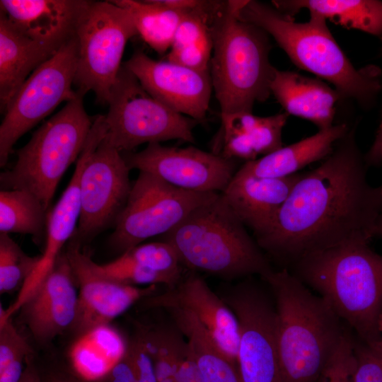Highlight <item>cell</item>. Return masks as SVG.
I'll list each match as a JSON object with an SVG mask.
<instances>
[{
  "mask_svg": "<svg viewBox=\"0 0 382 382\" xmlns=\"http://www.w3.org/2000/svg\"><path fill=\"white\" fill-rule=\"evenodd\" d=\"M163 241L176 250L183 266L226 279L273 271L269 260L221 193L192 212Z\"/></svg>",
  "mask_w": 382,
  "mask_h": 382,
  "instance_id": "6",
  "label": "cell"
},
{
  "mask_svg": "<svg viewBox=\"0 0 382 382\" xmlns=\"http://www.w3.org/2000/svg\"><path fill=\"white\" fill-rule=\"evenodd\" d=\"M61 47L33 40L0 14V104L5 112L29 76Z\"/></svg>",
  "mask_w": 382,
  "mask_h": 382,
  "instance_id": "24",
  "label": "cell"
},
{
  "mask_svg": "<svg viewBox=\"0 0 382 382\" xmlns=\"http://www.w3.org/2000/svg\"><path fill=\"white\" fill-rule=\"evenodd\" d=\"M76 286L72 267L63 250L41 285L19 310L36 340L47 342L72 327L78 306Z\"/></svg>",
  "mask_w": 382,
  "mask_h": 382,
  "instance_id": "18",
  "label": "cell"
},
{
  "mask_svg": "<svg viewBox=\"0 0 382 382\" xmlns=\"http://www.w3.org/2000/svg\"><path fill=\"white\" fill-rule=\"evenodd\" d=\"M352 382H382V337L354 341Z\"/></svg>",
  "mask_w": 382,
  "mask_h": 382,
  "instance_id": "35",
  "label": "cell"
},
{
  "mask_svg": "<svg viewBox=\"0 0 382 382\" xmlns=\"http://www.w3.org/2000/svg\"><path fill=\"white\" fill-rule=\"evenodd\" d=\"M112 1L129 13L138 35L159 54L168 52L177 28L187 13L170 8L161 0Z\"/></svg>",
  "mask_w": 382,
  "mask_h": 382,
  "instance_id": "29",
  "label": "cell"
},
{
  "mask_svg": "<svg viewBox=\"0 0 382 382\" xmlns=\"http://www.w3.org/2000/svg\"><path fill=\"white\" fill-rule=\"evenodd\" d=\"M107 104L102 142L120 153L132 151L144 143L172 139L195 143L193 129L199 122L155 98L123 66Z\"/></svg>",
  "mask_w": 382,
  "mask_h": 382,
  "instance_id": "8",
  "label": "cell"
},
{
  "mask_svg": "<svg viewBox=\"0 0 382 382\" xmlns=\"http://www.w3.org/2000/svg\"><path fill=\"white\" fill-rule=\"evenodd\" d=\"M33 349L20 334L10 318L0 324V371L32 355Z\"/></svg>",
  "mask_w": 382,
  "mask_h": 382,
  "instance_id": "36",
  "label": "cell"
},
{
  "mask_svg": "<svg viewBox=\"0 0 382 382\" xmlns=\"http://www.w3.org/2000/svg\"><path fill=\"white\" fill-rule=\"evenodd\" d=\"M138 35L133 19L112 1H91L75 31L78 59L74 84L84 94L93 91L108 103L122 68L128 40Z\"/></svg>",
  "mask_w": 382,
  "mask_h": 382,
  "instance_id": "10",
  "label": "cell"
},
{
  "mask_svg": "<svg viewBox=\"0 0 382 382\" xmlns=\"http://www.w3.org/2000/svg\"><path fill=\"white\" fill-rule=\"evenodd\" d=\"M354 338L349 330L330 364L317 382H352Z\"/></svg>",
  "mask_w": 382,
  "mask_h": 382,
  "instance_id": "37",
  "label": "cell"
},
{
  "mask_svg": "<svg viewBox=\"0 0 382 382\" xmlns=\"http://www.w3.org/2000/svg\"><path fill=\"white\" fill-rule=\"evenodd\" d=\"M31 356L28 357L25 359L26 366L19 382H43L33 363Z\"/></svg>",
  "mask_w": 382,
  "mask_h": 382,
  "instance_id": "42",
  "label": "cell"
},
{
  "mask_svg": "<svg viewBox=\"0 0 382 382\" xmlns=\"http://www.w3.org/2000/svg\"><path fill=\"white\" fill-rule=\"evenodd\" d=\"M369 242L355 241L308 255L295 264L296 277L316 291L342 320L369 342L381 337L382 255Z\"/></svg>",
  "mask_w": 382,
  "mask_h": 382,
  "instance_id": "4",
  "label": "cell"
},
{
  "mask_svg": "<svg viewBox=\"0 0 382 382\" xmlns=\"http://www.w3.org/2000/svg\"><path fill=\"white\" fill-rule=\"evenodd\" d=\"M127 258L165 274L178 283L183 277V265L174 247L166 241L138 245L122 253Z\"/></svg>",
  "mask_w": 382,
  "mask_h": 382,
  "instance_id": "33",
  "label": "cell"
},
{
  "mask_svg": "<svg viewBox=\"0 0 382 382\" xmlns=\"http://www.w3.org/2000/svg\"><path fill=\"white\" fill-rule=\"evenodd\" d=\"M349 129L347 124L340 123L318 130L315 134L296 143L246 161L238 171L255 177L273 178L297 173L307 165L327 158Z\"/></svg>",
  "mask_w": 382,
  "mask_h": 382,
  "instance_id": "25",
  "label": "cell"
},
{
  "mask_svg": "<svg viewBox=\"0 0 382 382\" xmlns=\"http://www.w3.org/2000/svg\"><path fill=\"white\" fill-rule=\"evenodd\" d=\"M86 0H1L0 8L11 25L25 36L61 47L75 35L79 21L90 4Z\"/></svg>",
  "mask_w": 382,
  "mask_h": 382,
  "instance_id": "20",
  "label": "cell"
},
{
  "mask_svg": "<svg viewBox=\"0 0 382 382\" xmlns=\"http://www.w3.org/2000/svg\"><path fill=\"white\" fill-rule=\"evenodd\" d=\"M288 117L285 112L265 117L242 112L221 117L216 154L250 161L278 150L283 146L282 130Z\"/></svg>",
  "mask_w": 382,
  "mask_h": 382,
  "instance_id": "22",
  "label": "cell"
},
{
  "mask_svg": "<svg viewBox=\"0 0 382 382\" xmlns=\"http://www.w3.org/2000/svg\"><path fill=\"white\" fill-rule=\"evenodd\" d=\"M105 382H137L135 368L130 349L114 366L104 380Z\"/></svg>",
  "mask_w": 382,
  "mask_h": 382,
  "instance_id": "39",
  "label": "cell"
},
{
  "mask_svg": "<svg viewBox=\"0 0 382 382\" xmlns=\"http://www.w3.org/2000/svg\"><path fill=\"white\" fill-rule=\"evenodd\" d=\"M86 156L85 145L68 186L47 214L46 242L42 255L15 301L5 310L6 318H11L18 312L37 291L77 228L81 212L80 180Z\"/></svg>",
  "mask_w": 382,
  "mask_h": 382,
  "instance_id": "19",
  "label": "cell"
},
{
  "mask_svg": "<svg viewBox=\"0 0 382 382\" xmlns=\"http://www.w3.org/2000/svg\"><path fill=\"white\" fill-rule=\"evenodd\" d=\"M382 237V215L379 218L375 230V236Z\"/></svg>",
  "mask_w": 382,
  "mask_h": 382,
  "instance_id": "44",
  "label": "cell"
},
{
  "mask_svg": "<svg viewBox=\"0 0 382 382\" xmlns=\"http://www.w3.org/2000/svg\"><path fill=\"white\" fill-rule=\"evenodd\" d=\"M378 329L381 333H382V307L380 313L379 320H378Z\"/></svg>",
  "mask_w": 382,
  "mask_h": 382,
  "instance_id": "45",
  "label": "cell"
},
{
  "mask_svg": "<svg viewBox=\"0 0 382 382\" xmlns=\"http://www.w3.org/2000/svg\"><path fill=\"white\" fill-rule=\"evenodd\" d=\"M219 194L184 190L139 171L114 226L110 246L122 255L151 237L163 236Z\"/></svg>",
  "mask_w": 382,
  "mask_h": 382,
  "instance_id": "11",
  "label": "cell"
},
{
  "mask_svg": "<svg viewBox=\"0 0 382 382\" xmlns=\"http://www.w3.org/2000/svg\"><path fill=\"white\" fill-rule=\"evenodd\" d=\"M78 42L74 35L25 80L4 112L0 126V166L4 167L13 145L62 103L74 99Z\"/></svg>",
  "mask_w": 382,
  "mask_h": 382,
  "instance_id": "12",
  "label": "cell"
},
{
  "mask_svg": "<svg viewBox=\"0 0 382 382\" xmlns=\"http://www.w3.org/2000/svg\"><path fill=\"white\" fill-rule=\"evenodd\" d=\"M276 301L277 339L284 382H317L348 330L330 306L286 268L263 279Z\"/></svg>",
  "mask_w": 382,
  "mask_h": 382,
  "instance_id": "2",
  "label": "cell"
},
{
  "mask_svg": "<svg viewBox=\"0 0 382 382\" xmlns=\"http://www.w3.org/2000/svg\"><path fill=\"white\" fill-rule=\"evenodd\" d=\"M239 16L271 35L296 66L332 84L342 98L374 103L382 88L380 69L354 67L320 15L310 13L308 21L298 23L272 4L247 0Z\"/></svg>",
  "mask_w": 382,
  "mask_h": 382,
  "instance_id": "3",
  "label": "cell"
},
{
  "mask_svg": "<svg viewBox=\"0 0 382 382\" xmlns=\"http://www.w3.org/2000/svg\"><path fill=\"white\" fill-rule=\"evenodd\" d=\"M43 382H86L79 378L66 376L61 374H50L44 379Z\"/></svg>",
  "mask_w": 382,
  "mask_h": 382,
  "instance_id": "43",
  "label": "cell"
},
{
  "mask_svg": "<svg viewBox=\"0 0 382 382\" xmlns=\"http://www.w3.org/2000/svg\"><path fill=\"white\" fill-rule=\"evenodd\" d=\"M77 96L43 123L29 141L17 151L11 169L0 175L1 190H23L48 207L68 168L79 158L93 119L86 113L84 93Z\"/></svg>",
  "mask_w": 382,
  "mask_h": 382,
  "instance_id": "7",
  "label": "cell"
},
{
  "mask_svg": "<svg viewBox=\"0 0 382 382\" xmlns=\"http://www.w3.org/2000/svg\"><path fill=\"white\" fill-rule=\"evenodd\" d=\"M177 382H204L199 368L187 345L185 354L175 375Z\"/></svg>",
  "mask_w": 382,
  "mask_h": 382,
  "instance_id": "40",
  "label": "cell"
},
{
  "mask_svg": "<svg viewBox=\"0 0 382 382\" xmlns=\"http://www.w3.org/2000/svg\"><path fill=\"white\" fill-rule=\"evenodd\" d=\"M128 168L151 173L169 185L190 192L221 193L236 173V160L193 146L149 144L139 152H123Z\"/></svg>",
  "mask_w": 382,
  "mask_h": 382,
  "instance_id": "14",
  "label": "cell"
},
{
  "mask_svg": "<svg viewBox=\"0 0 382 382\" xmlns=\"http://www.w3.org/2000/svg\"><path fill=\"white\" fill-rule=\"evenodd\" d=\"M122 66L164 105L199 122L206 119L212 91L210 72L157 61L137 50Z\"/></svg>",
  "mask_w": 382,
  "mask_h": 382,
  "instance_id": "15",
  "label": "cell"
},
{
  "mask_svg": "<svg viewBox=\"0 0 382 382\" xmlns=\"http://www.w3.org/2000/svg\"><path fill=\"white\" fill-rule=\"evenodd\" d=\"M104 115L94 117L86 142V159L80 180L81 212L69 242L81 246L110 226H115L132 189L122 153L102 142Z\"/></svg>",
  "mask_w": 382,
  "mask_h": 382,
  "instance_id": "9",
  "label": "cell"
},
{
  "mask_svg": "<svg viewBox=\"0 0 382 382\" xmlns=\"http://www.w3.org/2000/svg\"><path fill=\"white\" fill-rule=\"evenodd\" d=\"M301 175L259 178L237 170L221 195L239 220L257 237L270 228Z\"/></svg>",
  "mask_w": 382,
  "mask_h": 382,
  "instance_id": "21",
  "label": "cell"
},
{
  "mask_svg": "<svg viewBox=\"0 0 382 382\" xmlns=\"http://www.w3.org/2000/svg\"><path fill=\"white\" fill-rule=\"evenodd\" d=\"M79 289L78 306L71 327L77 335L96 326L110 324L140 299L156 294V285L139 288L101 275L81 246L69 242L66 250Z\"/></svg>",
  "mask_w": 382,
  "mask_h": 382,
  "instance_id": "16",
  "label": "cell"
},
{
  "mask_svg": "<svg viewBox=\"0 0 382 382\" xmlns=\"http://www.w3.org/2000/svg\"><path fill=\"white\" fill-rule=\"evenodd\" d=\"M245 2L220 1L212 18L209 71L221 117L252 112L256 102L265 101L271 94L275 67L269 59V35L240 18Z\"/></svg>",
  "mask_w": 382,
  "mask_h": 382,
  "instance_id": "5",
  "label": "cell"
},
{
  "mask_svg": "<svg viewBox=\"0 0 382 382\" xmlns=\"http://www.w3.org/2000/svg\"><path fill=\"white\" fill-rule=\"evenodd\" d=\"M91 265L101 275L127 285L161 284L171 289L178 284L170 277L144 267L122 254L107 264L98 265L92 260Z\"/></svg>",
  "mask_w": 382,
  "mask_h": 382,
  "instance_id": "34",
  "label": "cell"
},
{
  "mask_svg": "<svg viewBox=\"0 0 382 382\" xmlns=\"http://www.w3.org/2000/svg\"><path fill=\"white\" fill-rule=\"evenodd\" d=\"M148 308H179L191 311L212 340L231 361L236 363L238 327L230 308L194 271L183 276L173 288L142 299Z\"/></svg>",
  "mask_w": 382,
  "mask_h": 382,
  "instance_id": "17",
  "label": "cell"
},
{
  "mask_svg": "<svg viewBox=\"0 0 382 382\" xmlns=\"http://www.w3.org/2000/svg\"><path fill=\"white\" fill-rule=\"evenodd\" d=\"M365 160L368 166L378 165L382 162V118L373 144L365 155Z\"/></svg>",
  "mask_w": 382,
  "mask_h": 382,
  "instance_id": "41",
  "label": "cell"
},
{
  "mask_svg": "<svg viewBox=\"0 0 382 382\" xmlns=\"http://www.w3.org/2000/svg\"><path fill=\"white\" fill-rule=\"evenodd\" d=\"M47 210L33 193L1 190L0 233L29 234L40 242L47 234Z\"/></svg>",
  "mask_w": 382,
  "mask_h": 382,
  "instance_id": "30",
  "label": "cell"
},
{
  "mask_svg": "<svg viewBox=\"0 0 382 382\" xmlns=\"http://www.w3.org/2000/svg\"><path fill=\"white\" fill-rule=\"evenodd\" d=\"M135 368L137 382H158L152 357L139 333L129 344Z\"/></svg>",
  "mask_w": 382,
  "mask_h": 382,
  "instance_id": "38",
  "label": "cell"
},
{
  "mask_svg": "<svg viewBox=\"0 0 382 382\" xmlns=\"http://www.w3.org/2000/svg\"><path fill=\"white\" fill-rule=\"evenodd\" d=\"M355 134V127L349 129L320 165L301 173L270 228L255 237L275 260L294 265L308 255L375 236L382 185L368 182Z\"/></svg>",
  "mask_w": 382,
  "mask_h": 382,
  "instance_id": "1",
  "label": "cell"
},
{
  "mask_svg": "<svg viewBox=\"0 0 382 382\" xmlns=\"http://www.w3.org/2000/svg\"><path fill=\"white\" fill-rule=\"evenodd\" d=\"M219 3L204 1L199 7L184 15L166 60L199 71L210 72L213 51L211 22Z\"/></svg>",
  "mask_w": 382,
  "mask_h": 382,
  "instance_id": "28",
  "label": "cell"
},
{
  "mask_svg": "<svg viewBox=\"0 0 382 382\" xmlns=\"http://www.w3.org/2000/svg\"><path fill=\"white\" fill-rule=\"evenodd\" d=\"M128 346L110 324L98 325L77 335L69 350V361L79 379L98 382L105 380Z\"/></svg>",
  "mask_w": 382,
  "mask_h": 382,
  "instance_id": "26",
  "label": "cell"
},
{
  "mask_svg": "<svg viewBox=\"0 0 382 382\" xmlns=\"http://www.w3.org/2000/svg\"><path fill=\"white\" fill-rule=\"evenodd\" d=\"M40 256L30 257L7 233H0V292L21 289Z\"/></svg>",
  "mask_w": 382,
  "mask_h": 382,
  "instance_id": "32",
  "label": "cell"
},
{
  "mask_svg": "<svg viewBox=\"0 0 382 382\" xmlns=\"http://www.w3.org/2000/svg\"><path fill=\"white\" fill-rule=\"evenodd\" d=\"M221 298L238 323L236 363L241 382H284L275 306L261 290L247 283L236 286Z\"/></svg>",
  "mask_w": 382,
  "mask_h": 382,
  "instance_id": "13",
  "label": "cell"
},
{
  "mask_svg": "<svg viewBox=\"0 0 382 382\" xmlns=\"http://www.w3.org/2000/svg\"><path fill=\"white\" fill-rule=\"evenodd\" d=\"M160 382H177L175 378V376L174 377H172V378H167V379H165V380H163Z\"/></svg>",
  "mask_w": 382,
  "mask_h": 382,
  "instance_id": "46",
  "label": "cell"
},
{
  "mask_svg": "<svg viewBox=\"0 0 382 382\" xmlns=\"http://www.w3.org/2000/svg\"><path fill=\"white\" fill-rule=\"evenodd\" d=\"M270 93L289 115L307 120L318 130L333 126L339 92L316 78L275 68Z\"/></svg>",
  "mask_w": 382,
  "mask_h": 382,
  "instance_id": "23",
  "label": "cell"
},
{
  "mask_svg": "<svg viewBox=\"0 0 382 382\" xmlns=\"http://www.w3.org/2000/svg\"><path fill=\"white\" fill-rule=\"evenodd\" d=\"M153 359L158 381L174 377L187 342L176 328H158L139 332Z\"/></svg>",
  "mask_w": 382,
  "mask_h": 382,
  "instance_id": "31",
  "label": "cell"
},
{
  "mask_svg": "<svg viewBox=\"0 0 382 382\" xmlns=\"http://www.w3.org/2000/svg\"><path fill=\"white\" fill-rule=\"evenodd\" d=\"M271 4L292 18L300 10L307 9L347 29L382 37L380 0H274Z\"/></svg>",
  "mask_w": 382,
  "mask_h": 382,
  "instance_id": "27",
  "label": "cell"
}]
</instances>
